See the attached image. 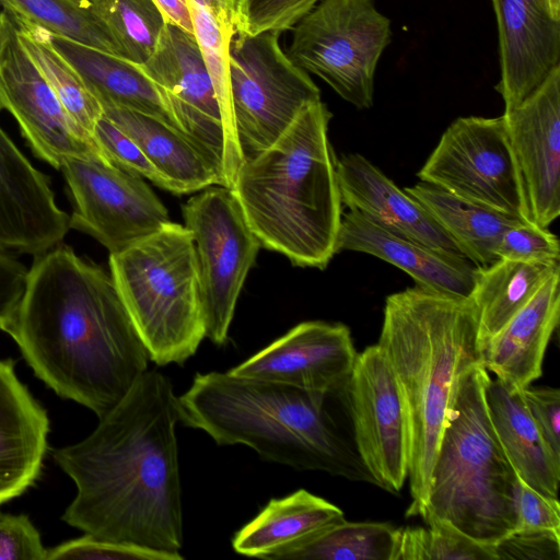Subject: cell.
I'll use <instances>...</instances> for the list:
<instances>
[{"mask_svg": "<svg viewBox=\"0 0 560 560\" xmlns=\"http://www.w3.org/2000/svg\"><path fill=\"white\" fill-rule=\"evenodd\" d=\"M140 66L162 88L180 132L231 188L243 156L225 126L195 35L166 22Z\"/></svg>", "mask_w": 560, "mask_h": 560, "instance_id": "12", "label": "cell"}, {"mask_svg": "<svg viewBox=\"0 0 560 560\" xmlns=\"http://www.w3.org/2000/svg\"><path fill=\"white\" fill-rule=\"evenodd\" d=\"M489 378L482 363L460 376L419 516L493 548L515 528L517 475L488 415Z\"/></svg>", "mask_w": 560, "mask_h": 560, "instance_id": "6", "label": "cell"}, {"mask_svg": "<svg viewBox=\"0 0 560 560\" xmlns=\"http://www.w3.org/2000/svg\"><path fill=\"white\" fill-rule=\"evenodd\" d=\"M93 137L109 162L171 191L167 179L154 167L139 145L104 115L98 119Z\"/></svg>", "mask_w": 560, "mask_h": 560, "instance_id": "37", "label": "cell"}, {"mask_svg": "<svg viewBox=\"0 0 560 560\" xmlns=\"http://www.w3.org/2000/svg\"><path fill=\"white\" fill-rule=\"evenodd\" d=\"M182 212L195 244L206 337L222 346L261 246L231 188L207 187Z\"/></svg>", "mask_w": 560, "mask_h": 560, "instance_id": "11", "label": "cell"}, {"mask_svg": "<svg viewBox=\"0 0 560 560\" xmlns=\"http://www.w3.org/2000/svg\"><path fill=\"white\" fill-rule=\"evenodd\" d=\"M85 1H90V0H85Z\"/></svg>", "mask_w": 560, "mask_h": 560, "instance_id": "49", "label": "cell"}, {"mask_svg": "<svg viewBox=\"0 0 560 560\" xmlns=\"http://www.w3.org/2000/svg\"><path fill=\"white\" fill-rule=\"evenodd\" d=\"M167 23L175 24L194 34L192 21L187 0H153Z\"/></svg>", "mask_w": 560, "mask_h": 560, "instance_id": "44", "label": "cell"}, {"mask_svg": "<svg viewBox=\"0 0 560 560\" xmlns=\"http://www.w3.org/2000/svg\"><path fill=\"white\" fill-rule=\"evenodd\" d=\"M69 229L70 215L57 206L48 177L0 127V250L38 256Z\"/></svg>", "mask_w": 560, "mask_h": 560, "instance_id": "18", "label": "cell"}, {"mask_svg": "<svg viewBox=\"0 0 560 560\" xmlns=\"http://www.w3.org/2000/svg\"><path fill=\"white\" fill-rule=\"evenodd\" d=\"M336 174L341 202L349 210L431 248L464 256L422 206L363 155L336 159Z\"/></svg>", "mask_w": 560, "mask_h": 560, "instance_id": "21", "label": "cell"}, {"mask_svg": "<svg viewBox=\"0 0 560 560\" xmlns=\"http://www.w3.org/2000/svg\"><path fill=\"white\" fill-rule=\"evenodd\" d=\"M404 190L422 206L459 252L477 267L497 261L495 249L502 233L510 225L523 222L421 180Z\"/></svg>", "mask_w": 560, "mask_h": 560, "instance_id": "29", "label": "cell"}, {"mask_svg": "<svg viewBox=\"0 0 560 560\" xmlns=\"http://www.w3.org/2000/svg\"><path fill=\"white\" fill-rule=\"evenodd\" d=\"M90 4L121 57L142 63L151 56L166 23L153 0H90Z\"/></svg>", "mask_w": 560, "mask_h": 560, "instance_id": "33", "label": "cell"}, {"mask_svg": "<svg viewBox=\"0 0 560 560\" xmlns=\"http://www.w3.org/2000/svg\"><path fill=\"white\" fill-rule=\"evenodd\" d=\"M288 57L358 109L373 105L378 60L390 21L373 0H322L292 28Z\"/></svg>", "mask_w": 560, "mask_h": 560, "instance_id": "8", "label": "cell"}, {"mask_svg": "<svg viewBox=\"0 0 560 560\" xmlns=\"http://www.w3.org/2000/svg\"><path fill=\"white\" fill-rule=\"evenodd\" d=\"M361 252L401 269L420 285L434 291L469 298L477 267L466 257L431 248L392 232L360 212L342 213L337 253Z\"/></svg>", "mask_w": 560, "mask_h": 560, "instance_id": "20", "label": "cell"}, {"mask_svg": "<svg viewBox=\"0 0 560 560\" xmlns=\"http://www.w3.org/2000/svg\"><path fill=\"white\" fill-rule=\"evenodd\" d=\"M559 270V261L509 259H498L487 267H477L469 300L476 312L480 353L483 346L533 299L546 280Z\"/></svg>", "mask_w": 560, "mask_h": 560, "instance_id": "28", "label": "cell"}, {"mask_svg": "<svg viewBox=\"0 0 560 560\" xmlns=\"http://www.w3.org/2000/svg\"><path fill=\"white\" fill-rule=\"evenodd\" d=\"M345 393L198 373L177 396L179 421L218 445H246L265 460L374 483L338 422Z\"/></svg>", "mask_w": 560, "mask_h": 560, "instance_id": "3", "label": "cell"}, {"mask_svg": "<svg viewBox=\"0 0 560 560\" xmlns=\"http://www.w3.org/2000/svg\"><path fill=\"white\" fill-rule=\"evenodd\" d=\"M0 110L15 118L33 152L57 170L70 156L107 160L95 140L67 115L19 43L15 23L5 10L0 23Z\"/></svg>", "mask_w": 560, "mask_h": 560, "instance_id": "15", "label": "cell"}, {"mask_svg": "<svg viewBox=\"0 0 560 560\" xmlns=\"http://www.w3.org/2000/svg\"><path fill=\"white\" fill-rule=\"evenodd\" d=\"M0 4L2 5L3 10H7V1L5 0H0Z\"/></svg>", "mask_w": 560, "mask_h": 560, "instance_id": "46", "label": "cell"}, {"mask_svg": "<svg viewBox=\"0 0 560 560\" xmlns=\"http://www.w3.org/2000/svg\"><path fill=\"white\" fill-rule=\"evenodd\" d=\"M551 14L560 20V0H546Z\"/></svg>", "mask_w": 560, "mask_h": 560, "instance_id": "45", "label": "cell"}, {"mask_svg": "<svg viewBox=\"0 0 560 560\" xmlns=\"http://www.w3.org/2000/svg\"><path fill=\"white\" fill-rule=\"evenodd\" d=\"M27 269L0 250V329L8 332L26 285Z\"/></svg>", "mask_w": 560, "mask_h": 560, "instance_id": "43", "label": "cell"}, {"mask_svg": "<svg viewBox=\"0 0 560 560\" xmlns=\"http://www.w3.org/2000/svg\"><path fill=\"white\" fill-rule=\"evenodd\" d=\"M346 400L363 466L374 485L398 493L408 477L407 410L398 381L377 345L358 353Z\"/></svg>", "mask_w": 560, "mask_h": 560, "instance_id": "14", "label": "cell"}, {"mask_svg": "<svg viewBox=\"0 0 560 560\" xmlns=\"http://www.w3.org/2000/svg\"><path fill=\"white\" fill-rule=\"evenodd\" d=\"M343 520V512L337 505L299 489L271 499L235 533L232 547L238 555L268 560L277 551Z\"/></svg>", "mask_w": 560, "mask_h": 560, "instance_id": "27", "label": "cell"}, {"mask_svg": "<svg viewBox=\"0 0 560 560\" xmlns=\"http://www.w3.org/2000/svg\"><path fill=\"white\" fill-rule=\"evenodd\" d=\"M110 276L149 359L184 364L206 337L191 232L167 222L109 254Z\"/></svg>", "mask_w": 560, "mask_h": 560, "instance_id": "7", "label": "cell"}, {"mask_svg": "<svg viewBox=\"0 0 560 560\" xmlns=\"http://www.w3.org/2000/svg\"><path fill=\"white\" fill-rule=\"evenodd\" d=\"M526 408L544 442L560 459V390L559 388L532 385L521 389Z\"/></svg>", "mask_w": 560, "mask_h": 560, "instance_id": "42", "label": "cell"}, {"mask_svg": "<svg viewBox=\"0 0 560 560\" xmlns=\"http://www.w3.org/2000/svg\"><path fill=\"white\" fill-rule=\"evenodd\" d=\"M103 115L129 136L167 179L171 192L191 194L223 186L217 171L177 129L139 112L103 107Z\"/></svg>", "mask_w": 560, "mask_h": 560, "instance_id": "26", "label": "cell"}, {"mask_svg": "<svg viewBox=\"0 0 560 560\" xmlns=\"http://www.w3.org/2000/svg\"><path fill=\"white\" fill-rule=\"evenodd\" d=\"M398 528L343 520L292 544L268 560H394Z\"/></svg>", "mask_w": 560, "mask_h": 560, "instance_id": "31", "label": "cell"}, {"mask_svg": "<svg viewBox=\"0 0 560 560\" xmlns=\"http://www.w3.org/2000/svg\"><path fill=\"white\" fill-rule=\"evenodd\" d=\"M377 346L406 405L412 499L406 515L419 516L458 381L481 363L475 307L469 298L420 285L393 293L385 300Z\"/></svg>", "mask_w": 560, "mask_h": 560, "instance_id": "4", "label": "cell"}, {"mask_svg": "<svg viewBox=\"0 0 560 560\" xmlns=\"http://www.w3.org/2000/svg\"><path fill=\"white\" fill-rule=\"evenodd\" d=\"M49 418L15 373L0 359V505L38 480L47 452Z\"/></svg>", "mask_w": 560, "mask_h": 560, "instance_id": "22", "label": "cell"}, {"mask_svg": "<svg viewBox=\"0 0 560 560\" xmlns=\"http://www.w3.org/2000/svg\"><path fill=\"white\" fill-rule=\"evenodd\" d=\"M230 4H231V0H230Z\"/></svg>", "mask_w": 560, "mask_h": 560, "instance_id": "48", "label": "cell"}, {"mask_svg": "<svg viewBox=\"0 0 560 560\" xmlns=\"http://www.w3.org/2000/svg\"><path fill=\"white\" fill-rule=\"evenodd\" d=\"M394 560H497L492 547L479 544L440 522L399 527Z\"/></svg>", "mask_w": 560, "mask_h": 560, "instance_id": "34", "label": "cell"}, {"mask_svg": "<svg viewBox=\"0 0 560 560\" xmlns=\"http://www.w3.org/2000/svg\"><path fill=\"white\" fill-rule=\"evenodd\" d=\"M499 259L559 261L558 237L534 222H517L504 230L495 249Z\"/></svg>", "mask_w": 560, "mask_h": 560, "instance_id": "38", "label": "cell"}, {"mask_svg": "<svg viewBox=\"0 0 560 560\" xmlns=\"http://www.w3.org/2000/svg\"><path fill=\"white\" fill-rule=\"evenodd\" d=\"M230 85L243 160L270 147L308 104L320 100L310 74L284 52L279 33L234 32Z\"/></svg>", "mask_w": 560, "mask_h": 560, "instance_id": "9", "label": "cell"}, {"mask_svg": "<svg viewBox=\"0 0 560 560\" xmlns=\"http://www.w3.org/2000/svg\"><path fill=\"white\" fill-rule=\"evenodd\" d=\"M178 421L171 381L147 370L91 434L54 450L77 487L62 521L98 538L179 552Z\"/></svg>", "mask_w": 560, "mask_h": 560, "instance_id": "1", "label": "cell"}, {"mask_svg": "<svg viewBox=\"0 0 560 560\" xmlns=\"http://www.w3.org/2000/svg\"><path fill=\"white\" fill-rule=\"evenodd\" d=\"M47 549L28 516L0 512V560H44Z\"/></svg>", "mask_w": 560, "mask_h": 560, "instance_id": "40", "label": "cell"}, {"mask_svg": "<svg viewBox=\"0 0 560 560\" xmlns=\"http://www.w3.org/2000/svg\"><path fill=\"white\" fill-rule=\"evenodd\" d=\"M2 14H3V11H0V23H1V20H2Z\"/></svg>", "mask_w": 560, "mask_h": 560, "instance_id": "47", "label": "cell"}, {"mask_svg": "<svg viewBox=\"0 0 560 560\" xmlns=\"http://www.w3.org/2000/svg\"><path fill=\"white\" fill-rule=\"evenodd\" d=\"M47 559L82 560H183L180 552L171 553L137 545L118 542L84 534L47 549Z\"/></svg>", "mask_w": 560, "mask_h": 560, "instance_id": "36", "label": "cell"}, {"mask_svg": "<svg viewBox=\"0 0 560 560\" xmlns=\"http://www.w3.org/2000/svg\"><path fill=\"white\" fill-rule=\"evenodd\" d=\"M13 18L50 34L114 55L120 51L105 24L85 0H5ZM121 57V56H120Z\"/></svg>", "mask_w": 560, "mask_h": 560, "instance_id": "32", "label": "cell"}, {"mask_svg": "<svg viewBox=\"0 0 560 560\" xmlns=\"http://www.w3.org/2000/svg\"><path fill=\"white\" fill-rule=\"evenodd\" d=\"M502 116L530 221L548 228L560 214V66L523 103Z\"/></svg>", "mask_w": 560, "mask_h": 560, "instance_id": "17", "label": "cell"}, {"mask_svg": "<svg viewBox=\"0 0 560 560\" xmlns=\"http://www.w3.org/2000/svg\"><path fill=\"white\" fill-rule=\"evenodd\" d=\"M7 334L39 380L98 419L150 360L112 276L61 244L35 256Z\"/></svg>", "mask_w": 560, "mask_h": 560, "instance_id": "2", "label": "cell"}, {"mask_svg": "<svg viewBox=\"0 0 560 560\" xmlns=\"http://www.w3.org/2000/svg\"><path fill=\"white\" fill-rule=\"evenodd\" d=\"M54 47L78 70L103 107H120L179 128L162 88L130 61L69 38L48 33Z\"/></svg>", "mask_w": 560, "mask_h": 560, "instance_id": "24", "label": "cell"}, {"mask_svg": "<svg viewBox=\"0 0 560 560\" xmlns=\"http://www.w3.org/2000/svg\"><path fill=\"white\" fill-rule=\"evenodd\" d=\"M485 397L494 433L516 475L541 494L558 498L560 459L544 442L521 389L490 377Z\"/></svg>", "mask_w": 560, "mask_h": 560, "instance_id": "25", "label": "cell"}, {"mask_svg": "<svg viewBox=\"0 0 560 560\" xmlns=\"http://www.w3.org/2000/svg\"><path fill=\"white\" fill-rule=\"evenodd\" d=\"M497 560H560V534L513 530L493 546Z\"/></svg>", "mask_w": 560, "mask_h": 560, "instance_id": "41", "label": "cell"}, {"mask_svg": "<svg viewBox=\"0 0 560 560\" xmlns=\"http://www.w3.org/2000/svg\"><path fill=\"white\" fill-rule=\"evenodd\" d=\"M357 357L346 325L311 320L294 326L228 373L306 390L336 393L346 389Z\"/></svg>", "mask_w": 560, "mask_h": 560, "instance_id": "16", "label": "cell"}, {"mask_svg": "<svg viewBox=\"0 0 560 560\" xmlns=\"http://www.w3.org/2000/svg\"><path fill=\"white\" fill-rule=\"evenodd\" d=\"M560 315V270L481 349V363L506 385L523 389L539 378Z\"/></svg>", "mask_w": 560, "mask_h": 560, "instance_id": "23", "label": "cell"}, {"mask_svg": "<svg viewBox=\"0 0 560 560\" xmlns=\"http://www.w3.org/2000/svg\"><path fill=\"white\" fill-rule=\"evenodd\" d=\"M62 172L73 201L70 228L93 236L110 253L158 232L168 212L142 177L105 159L70 156Z\"/></svg>", "mask_w": 560, "mask_h": 560, "instance_id": "13", "label": "cell"}, {"mask_svg": "<svg viewBox=\"0 0 560 560\" xmlns=\"http://www.w3.org/2000/svg\"><path fill=\"white\" fill-rule=\"evenodd\" d=\"M514 504V530H550L560 534L558 498L541 494L517 476Z\"/></svg>", "mask_w": 560, "mask_h": 560, "instance_id": "39", "label": "cell"}, {"mask_svg": "<svg viewBox=\"0 0 560 560\" xmlns=\"http://www.w3.org/2000/svg\"><path fill=\"white\" fill-rule=\"evenodd\" d=\"M11 16V15H10ZM12 18V16H11ZM18 40L70 119L93 139L103 108L78 70L51 44L44 28L13 19Z\"/></svg>", "mask_w": 560, "mask_h": 560, "instance_id": "30", "label": "cell"}, {"mask_svg": "<svg viewBox=\"0 0 560 560\" xmlns=\"http://www.w3.org/2000/svg\"><path fill=\"white\" fill-rule=\"evenodd\" d=\"M322 0H231L235 32L258 34L291 30Z\"/></svg>", "mask_w": 560, "mask_h": 560, "instance_id": "35", "label": "cell"}, {"mask_svg": "<svg viewBox=\"0 0 560 560\" xmlns=\"http://www.w3.org/2000/svg\"><path fill=\"white\" fill-rule=\"evenodd\" d=\"M417 176L476 205L523 222L530 221L503 116L455 119Z\"/></svg>", "mask_w": 560, "mask_h": 560, "instance_id": "10", "label": "cell"}, {"mask_svg": "<svg viewBox=\"0 0 560 560\" xmlns=\"http://www.w3.org/2000/svg\"><path fill=\"white\" fill-rule=\"evenodd\" d=\"M331 113L305 106L267 149L242 161L231 189L260 246L325 269L337 254L342 202L328 139Z\"/></svg>", "mask_w": 560, "mask_h": 560, "instance_id": "5", "label": "cell"}, {"mask_svg": "<svg viewBox=\"0 0 560 560\" xmlns=\"http://www.w3.org/2000/svg\"><path fill=\"white\" fill-rule=\"evenodd\" d=\"M498 27L504 112L532 95L560 66V20L546 0H491Z\"/></svg>", "mask_w": 560, "mask_h": 560, "instance_id": "19", "label": "cell"}]
</instances>
